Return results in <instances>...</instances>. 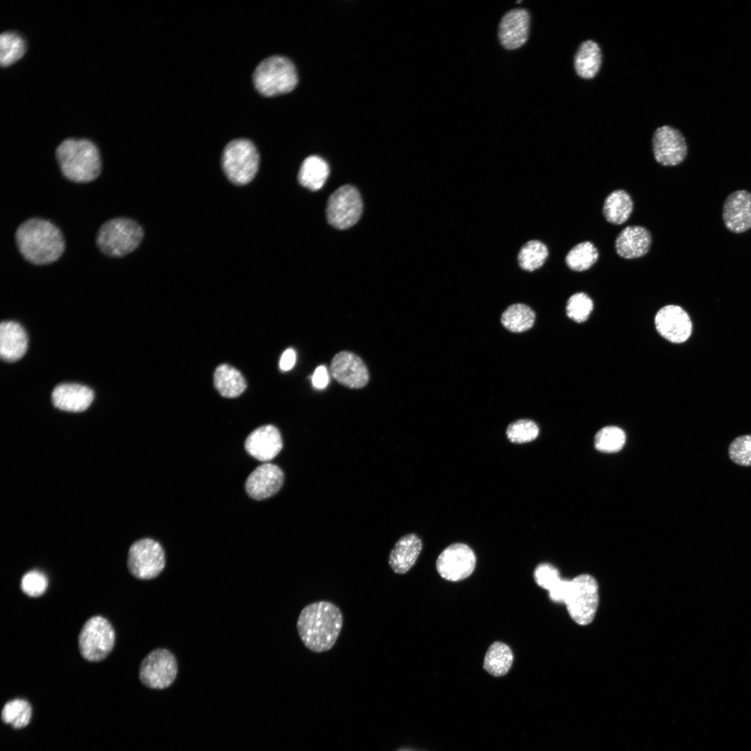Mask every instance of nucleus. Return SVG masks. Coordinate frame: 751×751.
I'll use <instances>...</instances> for the list:
<instances>
[{
  "instance_id": "obj_8",
  "label": "nucleus",
  "mask_w": 751,
  "mask_h": 751,
  "mask_svg": "<svg viewBox=\"0 0 751 751\" xmlns=\"http://www.w3.org/2000/svg\"><path fill=\"white\" fill-rule=\"evenodd\" d=\"M115 643V631L104 617L96 615L89 618L79 635V648L81 656L89 661H99L111 652Z\"/></svg>"
},
{
  "instance_id": "obj_12",
  "label": "nucleus",
  "mask_w": 751,
  "mask_h": 751,
  "mask_svg": "<svg viewBox=\"0 0 751 751\" xmlns=\"http://www.w3.org/2000/svg\"><path fill=\"white\" fill-rule=\"evenodd\" d=\"M476 562L475 554L468 545L454 543L445 548L439 555L436 569L443 579L459 581L473 573Z\"/></svg>"
},
{
  "instance_id": "obj_25",
  "label": "nucleus",
  "mask_w": 751,
  "mask_h": 751,
  "mask_svg": "<svg viewBox=\"0 0 751 751\" xmlns=\"http://www.w3.org/2000/svg\"><path fill=\"white\" fill-rule=\"evenodd\" d=\"M535 320V311L528 305L522 302L510 305L500 316L503 328L513 334L528 332L534 326Z\"/></svg>"
},
{
  "instance_id": "obj_9",
  "label": "nucleus",
  "mask_w": 751,
  "mask_h": 751,
  "mask_svg": "<svg viewBox=\"0 0 751 751\" xmlns=\"http://www.w3.org/2000/svg\"><path fill=\"white\" fill-rule=\"evenodd\" d=\"M165 553L161 545L150 538L134 542L129 549L127 567L131 574L139 579H151L164 569Z\"/></svg>"
},
{
  "instance_id": "obj_13",
  "label": "nucleus",
  "mask_w": 751,
  "mask_h": 751,
  "mask_svg": "<svg viewBox=\"0 0 751 751\" xmlns=\"http://www.w3.org/2000/svg\"><path fill=\"white\" fill-rule=\"evenodd\" d=\"M652 149L656 161L665 166L680 164L688 153L687 144L683 134L669 125L659 127L654 131Z\"/></svg>"
},
{
  "instance_id": "obj_10",
  "label": "nucleus",
  "mask_w": 751,
  "mask_h": 751,
  "mask_svg": "<svg viewBox=\"0 0 751 751\" xmlns=\"http://www.w3.org/2000/svg\"><path fill=\"white\" fill-rule=\"evenodd\" d=\"M362 207L357 189L351 185L342 186L328 198L325 211L327 220L337 229H348L359 220Z\"/></svg>"
},
{
  "instance_id": "obj_35",
  "label": "nucleus",
  "mask_w": 751,
  "mask_h": 751,
  "mask_svg": "<svg viewBox=\"0 0 751 751\" xmlns=\"http://www.w3.org/2000/svg\"><path fill=\"white\" fill-rule=\"evenodd\" d=\"M539 434V427L528 419H520L510 423L506 429L508 439L516 444L533 441Z\"/></svg>"
},
{
  "instance_id": "obj_18",
  "label": "nucleus",
  "mask_w": 751,
  "mask_h": 751,
  "mask_svg": "<svg viewBox=\"0 0 751 751\" xmlns=\"http://www.w3.org/2000/svg\"><path fill=\"white\" fill-rule=\"evenodd\" d=\"M283 447L279 430L268 424L254 430L245 441L246 451L261 462H268L278 455Z\"/></svg>"
},
{
  "instance_id": "obj_31",
  "label": "nucleus",
  "mask_w": 751,
  "mask_h": 751,
  "mask_svg": "<svg viewBox=\"0 0 751 751\" xmlns=\"http://www.w3.org/2000/svg\"><path fill=\"white\" fill-rule=\"evenodd\" d=\"M598 257L599 252L594 244L584 241L574 246L567 254L565 261L571 270L581 272L592 266Z\"/></svg>"
},
{
  "instance_id": "obj_20",
  "label": "nucleus",
  "mask_w": 751,
  "mask_h": 751,
  "mask_svg": "<svg viewBox=\"0 0 751 751\" xmlns=\"http://www.w3.org/2000/svg\"><path fill=\"white\" fill-rule=\"evenodd\" d=\"M93 398L94 393L90 388L76 383L60 384L54 388L51 394L55 407L71 412L86 410Z\"/></svg>"
},
{
  "instance_id": "obj_14",
  "label": "nucleus",
  "mask_w": 751,
  "mask_h": 751,
  "mask_svg": "<svg viewBox=\"0 0 751 751\" xmlns=\"http://www.w3.org/2000/svg\"><path fill=\"white\" fill-rule=\"evenodd\" d=\"M654 324L660 335L673 344L685 342L692 332L689 315L682 307L675 305L661 308L654 317Z\"/></svg>"
},
{
  "instance_id": "obj_5",
  "label": "nucleus",
  "mask_w": 751,
  "mask_h": 751,
  "mask_svg": "<svg viewBox=\"0 0 751 751\" xmlns=\"http://www.w3.org/2000/svg\"><path fill=\"white\" fill-rule=\"evenodd\" d=\"M253 81L260 93L274 96L291 91L298 83V75L291 60L284 56H273L257 66Z\"/></svg>"
},
{
  "instance_id": "obj_1",
  "label": "nucleus",
  "mask_w": 751,
  "mask_h": 751,
  "mask_svg": "<svg viewBox=\"0 0 751 751\" xmlns=\"http://www.w3.org/2000/svg\"><path fill=\"white\" fill-rule=\"evenodd\" d=\"M15 242L24 260L35 266L56 263L66 249L60 228L51 220L40 217L23 221L15 231Z\"/></svg>"
},
{
  "instance_id": "obj_28",
  "label": "nucleus",
  "mask_w": 751,
  "mask_h": 751,
  "mask_svg": "<svg viewBox=\"0 0 751 751\" xmlns=\"http://www.w3.org/2000/svg\"><path fill=\"white\" fill-rule=\"evenodd\" d=\"M633 208V200L629 193L623 190H615L605 199L603 214L608 222L620 225L629 219Z\"/></svg>"
},
{
  "instance_id": "obj_38",
  "label": "nucleus",
  "mask_w": 751,
  "mask_h": 751,
  "mask_svg": "<svg viewBox=\"0 0 751 751\" xmlns=\"http://www.w3.org/2000/svg\"><path fill=\"white\" fill-rule=\"evenodd\" d=\"M48 586L46 575L36 570L26 572L21 580V589L30 597H39L44 594Z\"/></svg>"
},
{
  "instance_id": "obj_26",
  "label": "nucleus",
  "mask_w": 751,
  "mask_h": 751,
  "mask_svg": "<svg viewBox=\"0 0 751 751\" xmlns=\"http://www.w3.org/2000/svg\"><path fill=\"white\" fill-rule=\"evenodd\" d=\"M213 382L220 395L226 398L237 397L247 387L245 379L241 372L227 364L216 367L213 373Z\"/></svg>"
},
{
  "instance_id": "obj_40",
  "label": "nucleus",
  "mask_w": 751,
  "mask_h": 751,
  "mask_svg": "<svg viewBox=\"0 0 751 751\" xmlns=\"http://www.w3.org/2000/svg\"><path fill=\"white\" fill-rule=\"evenodd\" d=\"M570 581L561 579L549 591L550 599L556 602L565 603L570 588Z\"/></svg>"
},
{
  "instance_id": "obj_34",
  "label": "nucleus",
  "mask_w": 751,
  "mask_h": 751,
  "mask_svg": "<svg viewBox=\"0 0 751 751\" xmlns=\"http://www.w3.org/2000/svg\"><path fill=\"white\" fill-rule=\"evenodd\" d=\"M625 440V433L621 428L610 426L597 432L595 437V445L600 451L614 453L622 449Z\"/></svg>"
},
{
  "instance_id": "obj_15",
  "label": "nucleus",
  "mask_w": 751,
  "mask_h": 751,
  "mask_svg": "<svg viewBox=\"0 0 751 751\" xmlns=\"http://www.w3.org/2000/svg\"><path fill=\"white\" fill-rule=\"evenodd\" d=\"M330 371L338 382L349 388H362L369 381L365 364L360 357L348 351H341L334 356Z\"/></svg>"
},
{
  "instance_id": "obj_11",
  "label": "nucleus",
  "mask_w": 751,
  "mask_h": 751,
  "mask_svg": "<svg viewBox=\"0 0 751 751\" xmlns=\"http://www.w3.org/2000/svg\"><path fill=\"white\" fill-rule=\"evenodd\" d=\"M177 663L174 655L165 649H156L142 661L139 677L146 686L163 689L170 686L176 678Z\"/></svg>"
},
{
  "instance_id": "obj_2",
  "label": "nucleus",
  "mask_w": 751,
  "mask_h": 751,
  "mask_svg": "<svg viewBox=\"0 0 751 751\" xmlns=\"http://www.w3.org/2000/svg\"><path fill=\"white\" fill-rule=\"evenodd\" d=\"M343 622V614L337 605L328 601H318L302 609L296 627L304 645L312 652L321 653L333 647Z\"/></svg>"
},
{
  "instance_id": "obj_22",
  "label": "nucleus",
  "mask_w": 751,
  "mask_h": 751,
  "mask_svg": "<svg viewBox=\"0 0 751 751\" xmlns=\"http://www.w3.org/2000/svg\"><path fill=\"white\" fill-rule=\"evenodd\" d=\"M652 243L649 231L643 227H626L618 234L615 247L619 256L624 259H636L645 255Z\"/></svg>"
},
{
  "instance_id": "obj_4",
  "label": "nucleus",
  "mask_w": 751,
  "mask_h": 751,
  "mask_svg": "<svg viewBox=\"0 0 751 751\" xmlns=\"http://www.w3.org/2000/svg\"><path fill=\"white\" fill-rule=\"evenodd\" d=\"M144 236V229L136 220L118 216L102 224L96 234L95 243L103 255L120 259L134 252Z\"/></svg>"
},
{
  "instance_id": "obj_7",
  "label": "nucleus",
  "mask_w": 751,
  "mask_h": 751,
  "mask_svg": "<svg viewBox=\"0 0 751 751\" xmlns=\"http://www.w3.org/2000/svg\"><path fill=\"white\" fill-rule=\"evenodd\" d=\"M572 619L580 625L593 620L598 605L597 583L592 576L583 574L570 581L565 603Z\"/></svg>"
},
{
  "instance_id": "obj_3",
  "label": "nucleus",
  "mask_w": 751,
  "mask_h": 751,
  "mask_svg": "<svg viewBox=\"0 0 751 751\" xmlns=\"http://www.w3.org/2000/svg\"><path fill=\"white\" fill-rule=\"evenodd\" d=\"M55 160L62 176L74 184L93 182L102 172L99 150L87 138H69L62 140L56 148Z\"/></svg>"
},
{
  "instance_id": "obj_23",
  "label": "nucleus",
  "mask_w": 751,
  "mask_h": 751,
  "mask_svg": "<svg viewBox=\"0 0 751 751\" xmlns=\"http://www.w3.org/2000/svg\"><path fill=\"white\" fill-rule=\"evenodd\" d=\"M28 337L23 327L15 321H3L0 325V355L6 362H15L26 352Z\"/></svg>"
},
{
  "instance_id": "obj_37",
  "label": "nucleus",
  "mask_w": 751,
  "mask_h": 751,
  "mask_svg": "<svg viewBox=\"0 0 751 751\" xmlns=\"http://www.w3.org/2000/svg\"><path fill=\"white\" fill-rule=\"evenodd\" d=\"M730 460L741 467H751V434L735 437L729 444Z\"/></svg>"
},
{
  "instance_id": "obj_21",
  "label": "nucleus",
  "mask_w": 751,
  "mask_h": 751,
  "mask_svg": "<svg viewBox=\"0 0 751 751\" xmlns=\"http://www.w3.org/2000/svg\"><path fill=\"white\" fill-rule=\"evenodd\" d=\"M422 547L421 540L414 533L399 538L389 555L388 563L392 571L398 574L407 573L416 563Z\"/></svg>"
},
{
  "instance_id": "obj_41",
  "label": "nucleus",
  "mask_w": 751,
  "mask_h": 751,
  "mask_svg": "<svg viewBox=\"0 0 751 751\" xmlns=\"http://www.w3.org/2000/svg\"><path fill=\"white\" fill-rule=\"evenodd\" d=\"M329 372L328 371L327 368L323 365L318 366L312 376L313 386L318 389L325 388L329 382Z\"/></svg>"
},
{
  "instance_id": "obj_33",
  "label": "nucleus",
  "mask_w": 751,
  "mask_h": 751,
  "mask_svg": "<svg viewBox=\"0 0 751 751\" xmlns=\"http://www.w3.org/2000/svg\"><path fill=\"white\" fill-rule=\"evenodd\" d=\"M31 714V706L26 700L15 699L4 705L1 711V719L3 722L19 729L29 723Z\"/></svg>"
},
{
  "instance_id": "obj_17",
  "label": "nucleus",
  "mask_w": 751,
  "mask_h": 751,
  "mask_svg": "<svg viewBox=\"0 0 751 751\" xmlns=\"http://www.w3.org/2000/svg\"><path fill=\"white\" fill-rule=\"evenodd\" d=\"M529 24L527 10L515 8L507 12L499 25L498 36L501 45L512 50L524 45L528 36Z\"/></svg>"
},
{
  "instance_id": "obj_36",
  "label": "nucleus",
  "mask_w": 751,
  "mask_h": 751,
  "mask_svg": "<svg viewBox=\"0 0 751 751\" xmlns=\"http://www.w3.org/2000/svg\"><path fill=\"white\" fill-rule=\"evenodd\" d=\"M594 304L588 295L578 292L572 295L567 301V316L576 323L585 322L590 316Z\"/></svg>"
},
{
  "instance_id": "obj_42",
  "label": "nucleus",
  "mask_w": 751,
  "mask_h": 751,
  "mask_svg": "<svg viewBox=\"0 0 751 751\" xmlns=\"http://www.w3.org/2000/svg\"><path fill=\"white\" fill-rule=\"evenodd\" d=\"M296 355L292 348L286 349L282 355L280 360V368L282 371H286L293 368L296 363Z\"/></svg>"
},
{
  "instance_id": "obj_30",
  "label": "nucleus",
  "mask_w": 751,
  "mask_h": 751,
  "mask_svg": "<svg viewBox=\"0 0 751 751\" xmlns=\"http://www.w3.org/2000/svg\"><path fill=\"white\" fill-rule=\"evenodd\" d=\"M512 661L511 649L505 643L496 641L487 650L483 668L492 676L502 677L508 672Z\"/></svg>"
},
{
  "instance_id": "obj_32",
  "label": "nucleus",
  "mask_w": 751,
  "mask_h": 751,
  "mask_svg": "<svg viewBox=\"0 0 751 751\" xmlns=\"http://www.w3.org/2000/svg\"><path fill=\"white\" fill-rule=\"evenodd\" d=\"M26 42L17 33L4 31L0 36V63L2 67L10 65L19 60L26 51Z\"/></svg>"
},
{
  "instance_id": "obj_39",
  "label": "nucleus",
  "mask_w": 751,
  "mask_h": 751,
  "mask_svg": "<svg viewBox=\"0 0 751 751\" xmlns=\"http://www.w3.org/2000/svg\"><path fill=\"white\" fill-rule=\"evenodd\" d=\"M533 575L536 583L548 591L561 580L558 569L549 563L538 565Z\"/></svg>"
},
{
  "instance_id": "obj_24",
  "label": "nucleus",
  "mask_w": 751,
  "mask_h": 751,
  "mask_svg": "<svg viewBox=\"0 0 751 751\" xmlns=\"http://www.w3.org/2000/svg\"><path fill=\"white\" fill-rule=\"evenodd\" d=\"M601 59L599 45L592 40L583 41L579 46L574 58V67L577 75L585 79L594 78L600 70Z\"/></svg>"
},
{
  "instance_id": "obj_27",
  "label": "nucleus",
  "mask_w": 751,
  "mask_h": 751,
  "mask_svg": "<svg viewBox=\"0 0 751 751\" xmlns=\"http://www.w3.org/2000/svg\"><path fill=\"white\" fill-rule=\"evenodd\" d=\"M330 173L327 162L318 156L306 158L300 168L298 179L304 187L317 191L323 187Z\"/></svg>"
},
{
  "instance_id": "obj_29",
  "label": "nucleus",
  "mask_w": 751,
  "mask_h": 751,
  "mask_svg": "<svg viewBox=\"0 0 751 751\" xmlns=\"http://www.w3.org/2000/svg\"><path fill=\"white\" fill-rule=\"evenodd\" d=\"M549 255V249L544 242L538 239H531L519 248L517 256V264L522 270L533 273L545 264Z\"/></svg>"
},
{
  "instance_id": "obj_16",
  "label": "nucleus",
  "mask_w": 751,
  "mask_h": 751,
  "mask_svg": "<svg viewBox=\"0 0 751 751\" xmlns=\"http://www.w3.org/2000/svg\"><path fill=\"white\" fill-rule=\"evenodd\" d=\"M284 474L280 467L265 462L248 476L245 487L248 494L256 500H263L275 494L282 487Z\"/></svg>"
},
{
  "instance_id": "obj_6",
  "label": "nucleus",
  "mask_w": 751,
  "mask_h": 751,
  "mask_svg": "<svg viewBox=\"0 0 751 751\" xmlns=\"http://www.w3.org/2000/svg\"><path fill=\"white\" fill-rule=\"evenodd\" d=\"M259 163L258 152L248 140H234L223 150V169L233 184L245 185L250 182L258 170Z\"/></svg>"
},
{
  "instance_id": "obj_19",
  "label": "nucleus",
  "mask_w": 751,
  "mask_h": 751,
  "mask_svg": "<svg viewBox=\"0 0 751 751\" xmlns=\"http://www.w3.org/2000/svg\"><path fill=\"white\" fill-rule=\"evenodd\" d=\"M722 219L732 232L739 234L751 229V193L738 190L729 195L723 205Z\"/></svg>"
}]
</instances>
